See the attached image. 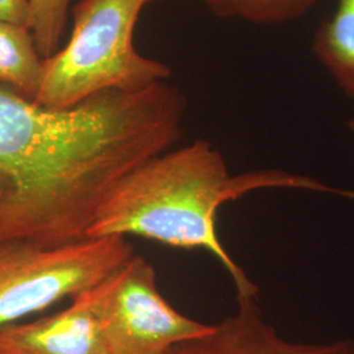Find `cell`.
Returning <instances> with one entry per match:
<instances>
[{"label": "cell", "mask_w": 354, "mask_h": 354, "mask_svg": "<svg viewBox=\"0 0 354 354\" xmlns=\"http://www.w3.org/2000/svg\"><path fill=\"white\" fill-rule=\"evenodd\" d=\"M346 127L349 129V131H351L352 134H354V115L346 122Z\"/></svg>", "instance_id": "13"}, {"label": "cell", "mask_w": 354, "mask_h": 354, "mask_svg": "<svg viewBox=\"0 0 354 354\" xmlns=\"http://www.w3.org/2000/svg\"><path fill=\"white\" fill-rule=\"evenodd\" d=\"M152 0H82L73 8V33L64 49L45 59L33 102L64 109L105 91L136 92L172 75L134 46V29Z\"/></svg>", "instance_id": "3"}, {"label": "cell", "mask_w": 354, "mask_h": 354, "mask_svg": "<svg viewBox=\"0 0 354 354\" xmlns=\"http://www.w3.org/2000/svg\"><path fill=\"white\" fill-rule=\"evenodd\" d=\"M0 20L16 24V26H26L29 29V24H30L29 0H0Z\"/></svg>", "instance_id": "12"}, {"label": "cell", "mask_w": 354, "mask_h": 354, "mask_svg": "<svg viewBox=\"0 0 354 354\" xmlns=\"http://www.w3.org/2000/svg\"><path fill=\"white\" fill-rule=\"evenodd\" d=\"M91 295L111 354H165L213 328L168 304L158 289L153 266L137 254L92 288Z\"/></svg>", "instance_id": "5"}, {"label": "cell", "mask_w": 354, "mask_h": 354, "mask_svg": "<svg viewBox=\"0 0 354 354\" xmlns=\"http://www.w3.org/2000/svg\"><path fill=\"white\" fill-rule=\"evenodd\" d=\"M238 307L206 335L165 354H354L353 339L327 344L290 342L263 315L257 297H236Z\"/></svg>", "instance_id": "6"}, {"label": "cell", "mask_w": 354, "mask_h": 354, "mask_svg": "<svg viewBox=\"0 0 354 354\" xmlns=\"http://www.w3.org/2000/svg\"><path fill=\"white\" fill-rule=\"evenodd\" d=\"M313 53L345 97L354 102V0H337L317 26Z\"/></svg>", "instance_id": "8"}, {"label": "cell", "mask_w": 354, "mask_h": 354, "mask_svg": "<svg viewBox=\"0 0 354 354\" xmlns=\"http://www.w3.org/2000/svg\"><path fill=\"white\" fill-rule=\"evenodd\" d=\"M304 189L342 196L344 190L281 169L231 175L209 140L168 150L133 169L106 197L86 238L134 235L184 250H203L225 268L236 297H257L259 288L230 256L218 236L225 203L260 189Z\"/></svg>", "instance_id": "2"}, {"label": "cell", "mask_w": 354, "mask_h": 354, "mask_svg": "<svg viewBox=\"0 0 354 354\" xmlns=\"http://www.w3.org/2000/svg\"><path fill=\"white\" fill-rule=\"evenodd\" d=\"M344 197H346V198H351V200H354L353 190H345V193H344Z\"/></svg>", "instance_id": "14"}, {"label": "cell", "mask_w": 354, "mask_h": 354, "mask_svg": "<svg viewBox=\"0 0 354 354\" xmlns=\"http://www.w3.org/2000/svg\"><path fill=\"white\" fill-rule=\"evenodd\" d=\"M134 254L124 236L0 244V327L97 286Z\"/></svg>", "instance_id": "4"}, {"label": "cell", "mask_w": 354, "mask_h": 354, "mask_svg": "<svg viewBox=\"0 0 354 354\" xmlns=\"http://www.w3.org/2000/svg\"><path fill=\"white\" fill-rule=\"evenodd\" d=\"M159 1V0H152ZM151 1V3H152ZM215 16L254 26H285L304 19L323 0H200Z\"/></svg>", "instance_id": "10"}, {"label": "cell", "mask_w": 354, "mask_h": 354, "mask_svg": "<svg viewBox=\"0 0 354 354\" xmlns=\"http://www.w3.org/2000/svg\"><path fill=\"white\" fill-rule=\"evenodd\" d=\"M44 64L32 32L0 20V87L33 102L42 82Z\"/></svg>", "instance_id": "9"}, {"label": "cell", "mask_w": 354, "mask_h": 354, "mask_svg": "<svg viewBox=\"0 0 354 354\" xmlns=\"http://www.w3.org/2000/svg\"><path fill=\"white\" fill-rule=\"evenodd\" d=\"M185 111L165 82L64 109L0 87V244L86 239L115 185L180 140Z\"/></svg>", "instance_id": "1"}, {"label": "cell", "mask_w": 354, "mask_h": 354, "mask_svg": "<svg viewBox=\"0 0 354 354\" xmlns=\"http://www.w3.org/2000/svg\"><path fill=\"white\" fill-rule=\"evenodd\" d=\"M71 0H29V29L39 55L46 59L58 51Z\"/></svg>", "instance_id": "11"}, {"label": "cell", "mask_w": 354, "mask_h": 354, "mask_svg": "<svg viewBox=\"0 0 354 354\" xmlns=\"http://www.w3.org/2000/svg\"><path fill=\"white\" fill-rule=\"evenodd\" d=\"M0 354H111L93 313L91 289L51 317L1 326Z\"/></svg>", "instance_id": "7"}]
</instances>
